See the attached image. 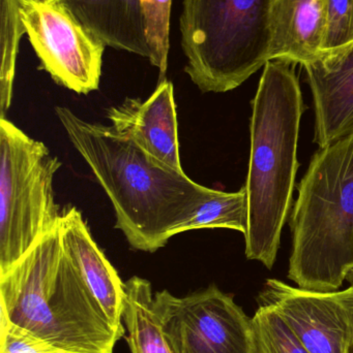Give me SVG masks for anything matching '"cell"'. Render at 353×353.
<instances>
[{
    "label": "cell",
    "instance_id": "obj_10",
    "mask_svg": "<svg viewBox=\"0 0 353 353\" xmlns=\"http://www.w3.org/2000/svg\"><path fill=\"white\" fill-rule=\"evenodd\" d=\"M110 125L170 169L184 172L178 146L173 84L160 80L149 99H126L107 110Z\"/></svg>",
    "mask_w": 353,
    "mask_h": 353
},
{
    "label": "cell",
    "instance_id": "obj_21",
    "mask_svg": "<svg viewBox=\"0 0 353 353\" xmlns=\"http://www.w3.org/2000/svg\"><path fill=\"white\" fill-rule=\"evenodd\" d=\"M0 353H74L31 336L12 323H1Z\"/></svg>",
    "mask_w": 353,
    "mask_h": 353
},
{
    "label": "cell",
    "instance_id": "obj_7",
    "mask_svg": "<svg viewBox=\"0 0 353 353\" xmlns=\"http://www.w3.org/2000/svg\"><path fill=\"white\" fill-rule=\"evenodd\" d=\"M153 308L172 353H255L252 319L218 286L182 298L162 290Z\"/></svg>",
    "mask_w": 353,
    "mask_h": 353
},
{
    "label": "cell",
    "instance_id": "obj_13",
    "mask_svg": "<svg viewBox=\"0 0 353 353\" xmlns=\"http://www.w3.org/2000/svg\"><path fill=\"white\" fill-rule=\"evenodd\" d=\"M327 0H274L269 61L304 65L323 52Z\"/></svg>",
    "mask_w": 353,
    "mask_h": 353
},
{
    "label": "cell",
    "instance_id": "obj_16",
    "mask_svg": "<svg viewBox=\"0 0 353 353\" xmlns=\"http://www.w3.org/2000/svg\"><path fill=\"white\" fill-rule=\"evenodd\" d=\"M248 196L246 187L236 192L216 190L197 210L195 215L180 226L176 234L202 228H227L248 232Z\"/></svg>",
    "mask_w": 353,
    "mask_h": 353
},
{
    "label": "cell",
    "instance_id": "obj_2",
    "mask_svg": "<svg viewBox=\"0 0 353 353\" xmlns=\"http://www.w3.org/2000/svg\"><path fill=\"white\" fill-rule=\"evenodd\" d=\"M294 64L271 60L263 66L252 101L251 149L246 187L247 259L271 270L294 201L298 134L304 99Z\"/></svg>",
    "mask_w": 353,
    "mask_h": 353
},
{
    "label": "cell",
    "instance_id": "obj_20",
    "mask_svg": "<svg viewBox=\"0 0 353 353\" xmlns=\"http://www.w3.org/2000/svg\"><path fill=\"white\" fill-rule=\"evenodd\" d=\"M353 43V0H327V27L323 51Z\"/></svg>",
    "mask_w": 353,
    "mask_h": 353
},
{
    "label": "cell",
    "instance_id": "obj_11",
    "mask_svg": "<svg viewBox=\"0 0 353 353\" xmlns=\"http://www.w3.org/2000/svg\"><path fill=\"white\" fill-rule=\"evenodd\" d=\"M312 91L314 142L325 148L353 132V43L303 65Z\"/></svg>",
    "mask_w": 353,
    "mask_h": 353
},
{
    "label": "cell",
    "instance_id": "obj_15",
    "mask_svg": "<svg viewBox=\"0 0 353 353\" xmlns=\"http://www.w3.org/2000/svg\"><path fill=\"white\" fill-rule=\"evenodd\" d=\"M122 321L131 353H172L153 308L151 282L130 278L124 282Z\"/></svg>",
    "mask_w": 353,
    "mask_h": 353
},
{
    "label": "cell",
    "instance_id": "obj_1",
    "mask_svg": "<svg viewBox=\"0 0 353 353\" xmlns=\"http://www.w3.org/2000/svg\"><path fill=\"white\" fill-rule=\"evenodd\" d=\"M56 115L105 190L115 212V228L135 250L153 253L215 193L155 161L111 125L81 119L66 107Z\"/></svg>",
    "mask_w": 353,
    "mask_h": 353
},
{
    "label": "cell",
    "instance_id": "obj_8",
    "mask_svg": "<svg viewBox=\"0 0 353 353\" xmlns=\"http://www.w3.org/2000/svg\"><path fill=\"white\" fill-rule=\"evenodd\" d=\"M21 18L39 68L78 94L97 90L106 46L61 0H19Z\"/></svg>",
    "mask_w": 353,
    "mask_h": 353
},
{
    "label": "cell",
    "instance_id": "obj_5",
    "mask_svg": "<svg viewBox=\"0 0 353 353\" xmlns=\"http://www.w3.org/2000/svg\"><path fill=\"white\" fill-rule=\"evenodd\" d=\"M274 0H182L184 72L204 93L244 84L269 61Z\"/></svg>",
    "mask_w": 353,
    "mask_h": 353
},
{
    "label": "cell",
    "instance_id": "obj_3",
    "mask_svg": "<svg viewBox=\"0 0 353 353\" xmlns=\"http://www.w3.org/2000/svg\"><path fill=\"white\" fill-rule=\"evenodd\" d=\"M1 323L74 353H113L118 333L62 251L58 228L0 273Z\"/></svg>",
    "mask_w": 353,
    "mask_h": 353
},
{
    "label": "cell",
    "instance_id": "obj_17",
    "mask_svg": "<svg viewBox=\"0 0 353 353\" xmlns=\"http://www.w3.org/2000/svg\"><path fill=\"white\" fill-rule=\"evenodd\" d=\"M26 33L19 0H0V118L10 110L21 37Z\"/></svg>",
    "mask_w": 353,
    "mask_h": 353
},
{
    "label": "cell",
    "instance_id": "obj_6",
    "mask_svg": "<svg viewBox=\"0 0 353 353\" xmlns=\"http://www.w3.org/2000/svg\"><path fill=\"white\" fill-rule=\"evenodd\" d=\"M60 167L43 142L0 118V273L58 228L53 181Z\"/></svg>",
    "mask_w": 353,
    "mask_h": 353
},
{
    "label": "cell",
    "instance_id": "obj_12",
    "mask_svg": "<svg viewBox=\"0 0 353 353\" xmlns=\"http://www.w3.org/2000/svg\"><path fill=\"white\" fill-rule=\"evenodd\" d=\"M62 251L70 259L90 294L109 319L112 327L124 336V282L91 236L82 214L76 208L61 212L58 223Z\"/></svg>",
    "mask_w": 353,
    "mask_h": 353
},
{
    "label": "cell",
    "instance_id": "obj_4",
    "mask_svg": "<svg viewBox=\"0 0 353 353\" xmlns=\"http://www.w3.org/2000/svg\"><path fill=\"white\" fill-rule=\"evenodd\" d=\"M298 192L288 278L304 290H339L353 272V132L316 151Z\"/></svg>",
    "mask_w": 353,
    "mask_h": 353
},
{
    "label": "cell",
    "instance_id": "obj_9",
    "mask_svg": "<svg viewBox=\"0 0 353 353\" xmlns=\"http://www.w3.org/2000/svg\"><path fill=\"white\" fill-rule=\"evenodd\" d=\"M258 304L273 309L310 353H348L353 342V284L314 292L267 279Z\"/></svg>",
    "mask_w": 353,
    "mask_h": 353
},
{
    "label": "cell",
    "instance_id": "obj_14",
    "mask_svg": "<svg viewBox=\"0 0 353 353\" xmlns=\"http://www.w3.org/2000/svg\"><path fill=\"white\" fill-rule=\"evenodd\" d=\"M106 47L149 58L141 0H61Z\"/></svg>",
    "mask_w": 353,
    "mask_h": 353
},
{
    "label": "cell",
    "instance_id": "obj_18",
    "mask_svg": "<svg viewBox=\"0 0 353 353\" xmlns=\"http://www.w3.org/2000/svg\"><path fill=\"white\" fill-rule=\"evenodd\" d=\"M255 353H310L283 319L259 305L252 319Z\"/></svg>",
    "mask_w": 353,
    "mask_h": 353
},
{
    "label": "cell",
    "instance_id": "obj_19",
    "mask_svg": "<svg viewBox=\"0 0 353 353\" xmlns=\"http://www.w3.org/2000/svg\"><path fill=\"white\" fill-rule=\"evenodd\" d=\"M172 0H141L149 62L159 70L160 80L166 78L169 54L170 12Z\"/></svg>",
    "mask_w": 353,
    "mask_h": 353
}]
</instances>
